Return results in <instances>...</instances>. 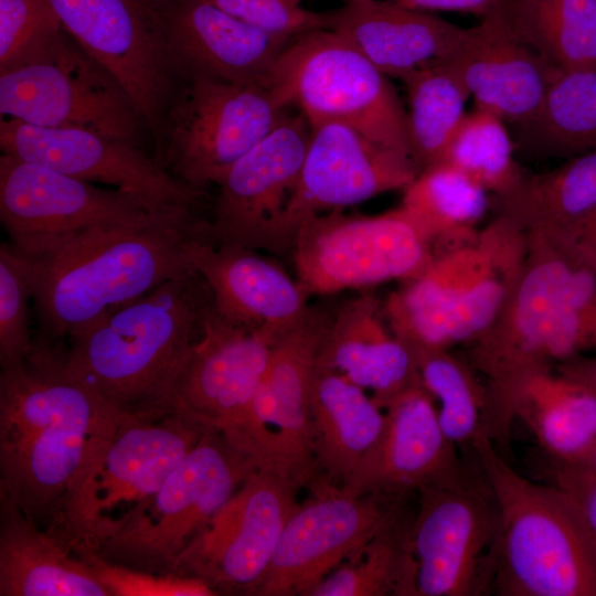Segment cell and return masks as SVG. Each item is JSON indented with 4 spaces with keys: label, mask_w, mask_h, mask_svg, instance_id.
Instances as JSON below:
<instances>
[{
    "label": "cell",
    "mask_w": 596,
    "mask_h": 596,
    "mask_svg": "<svg viewBox=\"0 0 596 596\" xmlns=\"http://www.w3.org/2000/svg\"><path fill=\"white\" fill-rule=\"evenodd\" d=\"M317 365L371 390L381 408L389 398L421 381L414 352L392 331L383 305L371 294L328 312Z\"/></svg>",
    "instance_id": "28"
},
{
    "label": "cell",
    "mask_w": 596,
    "mask_h": 596,
    "mask_svg": "<svg viewBox=\"0 0 596 596\" xmlns=\"http://www.w3.org/2000/svg\"><path fill=\"white\" fill-rule=\"evenodd\" d=\"M440 63L460 81L476 107L513 126L535 114L560 70L514 32L500 3L479 24L465 28L453 52Z\"/></svg>",
    "instance_id": "24"
},
{
    "label": "cell",
    "mask_w": 596,
    "mask_h": 596,
    "mask_svg": "<svg viewBox=\"0 0 596 596\" xmlns=\"http://www.w3.org/2000/svg\"><path fill=\"white\" fill-rule=\"evenodd\" d=\"M412 158L419 172L444 160L460 126L467 91L454 73L436 62L404 75Z\"/></svg>",
    "instance_id": "37"
},
{
    "label": "cell",
    "mask_w": 596,
    "mask_h": 596,
    "mask_svg": "<svg viewBox=\"0 0 596 596\" xmlns=\"http://www.w3.org/2000/svg\"><path fill=\"white\" fill-rule=\"evenodd\" d=\"M554 470V486L571 502L596 556V479Z\"/></svg>",
    "instance_id": "44"
},
{
    "label": "cell",
    "mask_w": 596,
    "mask_h": 596,
    "mask_svg": "<svg viewBox=\"0 0 596 596\" xmlns=\"http://www.w3.org/2000/svg\"><path fill=\"white\" fill-rule=\"evenodd\" d=\"M0 596H109L91 567L22 510L0 500Z\"/></svg>",
    "instance_id": "30"
},
{
    "label": "cell",
    "mask_w": 596,
    "mask_h": 596,
    "mask_svg": "<svg viewBox=\"0 0 596 596\" xmlns=\"http://www.w3.org/2000/svg\"><path fill=\"white\" fill-rule=\"evenodd\" d=\"M514 32L561 70L596 68V0H500Z\"/></svg>",
    "instance_id": "34"
},
{
    "label": "cell",
    "mask_w": 596,
    "mask_h": 596,
    "mask_svg": "<svg viewBox=\"0 0 596 596\" xmlns=\"http://www.w3.org/2000/svg\"><path fill=\"white\" fill-rule=\"evenodd\" d=\"M526 252V232L499 214L470 237L435 248L383 305L391 329L412 349L469 344L496 319Z\"/></svg>",
    "instance_id": "4"
},
{
    "label": "cell",
    "mask_w": 596,
    "mask_h": 596,
    "mask_svg": "<svg viewBox=\"0 0 596 596\" xmlns=\"http://www.w3.org/2000/svg\"><path fill=\"white\" fill-rule=\"evenodd\" d=\"M32 301L25 267L10 243L0 245V366L22 363L33 350L30 331Z\"/></svg>",
    "instance_id": "40"
},
{
    "label": "cell",
    "mask_w": 596,
    "mask_h": 596,
    "mask_svg": "<svg viewBox=\"0 0 596 596\" xmlns=\"http://www.w3.org/2000/svg\"><path fill=\"white\" fill-rule=\"evenodd\" d=\"M514 127L515 148L528 156L570 159L596 150V68L557 70L535 114Z\"/></svg>",
    "instance_id": "33"
},
{
    "label": "cell",
    "mask_w": 596,
    "mask_h": 596,
    "mask_svg": "<svg viewBox=\"0 0 596 596\" xmlns=\"http://www.w3.org/2000/svg\"><path fill=\"white\" fill-rule=\"evenodd\" d=\"M276 338L221 316L214 305L177 381L171 411L222 434L262 470L254 398Z\"/></svg>",
    "instance_id": "14"
},
{
    "label": "cell",
    "mask_w": 596,
    "mask_h": 596,
    "mask_svg": "<svg viewBox=\"0 0 596 596\" xmlns=\"http://www.w3.org/2000/svg\"><path fill=\"white\" fill-rule=\"evenodd\" d=\"M494 443L521 419L555 466L582 462L596 441V393L554 366L528 370L489 395Z\"/></svg>",
    "instance_id": "26"
},
{
    "label": "cell",
    "mask_w": 596,
    "mask_h": 596,
    "mask_svg": "<svg viewBox=\"0 0 596 596\" xmlns=\"http://www.w3.org/2000/svg\"><path fill=\"white\" fill-rule=\"evenodd\" d=\"M310 418L313 483L341 487L377 439L384 412L364 389L333 370L317 365L310 393Z\"/></svg>",
    "instance_id": "31"
},
{
    "label": "cell",
    "mask_w": 596,
    "mask_h": 596,
    "mask_svg": "<svg viewBox=\"0 0 596 596\" xmlns=\"http://www.w3.org/2000/svg\"><path fill=\"white\" fill-rule=\"evenodd\" d=\"M528 252L509 296L492 323L471 341V365L489 394L535 368L545 328L563 301L575 247L549 234L526 233Z\"/></svg>",
    "instance_id": "22"
},
{
    "label": "cell",
    "mask_w": 596,
    "mask_h": 596,
    "mask_svg": "<svg viewBox=\"0 0 596 596\" xmlns=\"http://www.w3.org/2000/svg\"><path fill=\"white\" fill-rule=\"evenodd\" d=\"M287 520L258 596H307L370 542L403 508L404 497L352 496L316 482Z\"/></svg>",
    "instance_id": "17"
},
{
    "label": "cell",
    "mask_w": 596,
    "mask_h": 596,
    "mask_svg": "<svg viewBox=\"0 0 596 596\" xmlns=\"http://www.w3.org/2000/svg\"><path fill=\"white\" fill-rule=\"evenodd\" d=\"M311 127L290 113L217 181L209 238L275 253L278 224L296 189Z\"/></svg>",
    "instance_id": "20"
},
{
    "label": "cell",
    "mask_w": 596,
    "mask_h": 596,
    "mask_svg": "<svg viewBox=\"0 0 596 596\" xmlns=\"http://www.w3.org/2000/svg\"><path fill=\"white\" fill-rule=\"evenodd\" d=\"M78 555L105 586L109 596H215L203 579L174 573L136 570L108 563L93 552Z\"/></svg>",
    "instance_id": "42"
},
{
    "label": "cell",
    "mask_w": 596,
    "mask_h": 596,
    "mask_svg": "<svg viewBox=\"0 0 596 596\" xmlns=\"http://www.w3.org/2000/svg\"><path fill=\"white\" fill-rule=\"evenodd\" d=\"M328 29L351 42L389 77L398 79L444 61L465 30L395 0H347L328 12Z\"/></svg>",
    "instance_id": "29"
},
{
    "label": "cell",
    "mask_w": 596,
    "mask_h": 596,
    "mask_svg": "<svg viewBox=\"0 0 596 596\" xmlns=\"http://www.w3.org/2000/svg\"><path fill=\"white\" fill-rule=\"evenodd\" d=\"M206 430L171 412L119 416L93 444L46 529L72 552H94L136 519Z\"/></svg>",
    "instance_id": "5"
},
{
    "label": "cell",
    "mask_w": 596,
    "mask_h": 596,
    "mask_svg": "<svg viewBox=\"0 0 596 596\" xmlns=\"http://www.w3.org/2000/svg\"><path fill=\"white\" fill-rule=\"evenodd\" d=\"M255 470L222 434L206 430L146 509L93 553L125 567L175 573L182 553Z\"/></svg>",
    "instance_id": "8"
},
{
    "label": "cell",
    "mask_w": 596,
    "mask_h": 596,
    "mask_svg": "<svg viewBox=\"0 0 596 596\" xmlns=\"http://www.w3.org/2000/svg\"><path fill=\"white\" fill-rule=\"evenodd\" d=\"M212 304L196 269L171 278L71 336L63 370L119 414L164 416Z\"/></svg>",
    "instance_id": "3"
},
{
    "label": "cell",
    "mask_w": 596,
    "mask_h": 596,
    "mask_svg": "<svg viewBox=\"0 0 596 596\" xmlns=\"http://www.w3.org/2000/svg\"><path fill=\"white\" fill-rule=\"evenodd\" d=\"M310 127L299 179L278 224L277 255L291 254L298 230L311 217L404 190L419 173L412 157L349 125L322 121Z\"/></svg>",
    "instance_id": "18"
},
{
    "label": "cell",
    "mask_w": 596,
    "mask_h": 596,
    "mask_svg": "<svg viewBox=\"0 0 596 596\" xmlns=\"http://www.w3.org/2000/svg\"><path fill=\"white\" fill-rule=\"evenodd\" d=\"M290 109L268 87L185 76L162 127L167 162L194 189L216 184Z\"/></svg>",
    "instance_id": "11"
},
{
    "label": "cell",
    "mask_w": 596,
    "mask_h": 596,
    "mask_svg": "<svg viewBox=\"0 0 596 596\" xmlns=\"http://www.w3.org/2000/svg\"><path fill=\"white\" fill-rule=\"evenodd\" d=\"M328 312L306 315L272 343L254 398L263 470L300 487L316 480L310 393Z\"/></svg>",
    "instance_id": "21"
},
{
    "label": "cell",
    "mask_w": 596,
    "mask_h": 596,
    "mask_svg": "<svg viewBox=\"0 0 596 596\" xmlns=\"http://www.w3.org/2000/svg\"><path fill=\"white\" fill-rule=\"evenodd\" d=\"M412 351L422 385L438 403L437 416L446 437L457 447H470L482 434L493 441L488 391L470 368L447 350Z\"/></svg>",
    "instance_id": "38"
},
{
    "label": "cell",
    "mask_w": 596,
    "mask_h": 596,
    "mask_svg": "<svg viewBox=\"0 0 596 596\" xmlns=\"http://www.w3.org/2000/svg\"><path fill=\"white\" fill-rule=\"evenodd\" d=\"M155 212L117 189L12 155L0 157V221L20 254H35L95 230L145 220Z\"/></svg>",
    "instance_id": "15"
},
{
    "label": "cell",
    "mask_w": 596,
    "mask_h": 596,
    "mask_svg": "<svg viewBox=\"0 0 596 596\" xmlns=\"http://www.w3.org/2000/svg\"><path fill=\"white\" fill-rule=\"evenodd\" d=\"M290 256L309 296L332 295L414 277L430 262L433 246L402 206L372 216L338 210L305 222Z\"/></svg>",
    "instance_id": "13"
},
{
    "label": "cell",
    "mask_w": 596,
    "mask_h": 596,
    "mask_svg": "<svg viewBox=\"0 0 596 596\" xmlns=\"http://www.w3.org/2000/svg\"><path fill=\"white\" fill-rule=\"evenodd\" d=\"M476 460L475 467L461 459L454 471L417 492L412 525L415 596L491 593L499 509Z\"/></svg>",
    "instance_id": "9"
},
{
    "label": "cell",
    "mask_w": 596,
    "mask_h": 596,
    "mask_svg": "<svg viewBox=\"0 0 596 596\" xmlns=\"http://www.w3.org/2000/svg\"><path fill=\"white\" fill-rule=\"evenodd\" d=\"M123 414L34 344L0 372V500L47 529L93 444Z\"/></svg>",
    "instance_id": "2"
},
{
    "label": "cell",
    "mask_w": 596,
    "mask_h": 596,
    "mask_svg": "<svg viewBox=\"0 0 596 596\" xmlns=\"http://www.w3.org/2000/svg\"><path fill=\"white\" fill-rule=\"evenodd\" d=\"M65 31L121 85L158 136L183 81L166 0H50Z\"/></svg>",
    "instance_id": "12"
},
{
    "label": "cell",
    "mask_w": 596,
    "mask_h": 596,
    "mask_svg": "<svg viewBox=\"0 0 596 596\" xmlns=\"http://www.w3.org/2000/svg\"><path fill=\"white\" fill-rule=\"evenodd\" d=\"M230 14L269 33L296 38L328 29V13L300 6L301 0H210Z\"/></svg>",
    "instance_id": "43"
},
{
    "label": "cell",
    "mask_w": 596,
    "mask_h": 596,
    "mask_svg": "<svg viewBox=\"0 0 596 596\" xmlns=\"http://www.w3.org/2000/svg\"><path fill=\"white\" fill-rule=\"evenodd\" d=\"M555 469L570 471L586 478L596 479V441L586 458L575 466L558 467Z\"/></svg>",
    "instance_id": "48"
},
{
    "label": "cell",
    "mask_w": 596,
    "mask_h": 596,
    "mask_svg": "<svg viewBox=\"0 0 596 596\" xmlns=\"http://www.w3.org/2000/svg\"><path fill=\"white\" fill-rule=\"evenodd\" d=\"M554 368L596 393V355H581Z\"/></svg>",
    "instance_id": "46"
},
{
    "label": "cell",
    "mask_w": 596,
    "mask_h": 596,
    "mask_svg": "<svg viewBox=\"0 0 596 596\" xmlns=\"http://www.w3.org/2000/svg\"><path fill=\"white\" fill-rule=\"evenodd\" d=\"M192 260L215 310L234 323L277 338L309 309V295L299 281L256 249L201 241L192 248Z\"/></svg>",
    "instance_id": "27"
},
{
    "label": "cell",
    "mask_w": 596,
    "mask_h": 596,
    "mask_svg": "<svg viewBox=\"0 0 596 596\" xmlns=\"http://www.w3.org/2000/svg\"><path fill=\"white\" fill-rule=\"evenodd\" d=\"M411 517L403 508L307 596H415Z\"/></svg>",
    "instance_id": "35"
},
{
    "label": "cell",
    "mask_w": 596,
    "mask_h": 596,
    "mask_svg": "<svg viewBox=\"0 0 596 596\" xmlns=\"http://www.w3.org/2000/svg\"><path fill=\"white\" fill-rule=\"evenodd\" d=\"M498 214L526 233L568 236L596 211V150L528 175L501 195Z\"/></svg>",
    "instance_id": "32"
},
{
    "label": "cell",
    "mask_w": 596,
    "mask_h": 596,
    "mask_svg": "<svg viewBox=\"0 0 596 596\" xmlns=\"http://www.w3.org/2000/svg\"><path fill=\"white\" fill-rule=\"evenodd\" d=\"M398 3L418 10L464 11L481 17L496 9L500 0H395Z\"/></svg>",
    "instance_id": "45"
},
{
    "label": "cell",
    "mask_w": 596,
    "mask_h": 596,
    "mask_svg": "<svg viewBox=\"0 0 596 596\" xmlns=\"http://www.w3.org/2000/svg\"><path fill=\"white\" fill-rule=\"evenodd\" d=\"M63 31L50 0H0V70L31 56Z\"/></svg>",
    "instance_id": "41"
},
{
    "label": "cell",
    "mask_w": 596,
    "mask_h": 596,
    "mask_svg": "<svg viewBox=\"0 0 596 596\" xmlns=\"http://www.w3.org/2000/svg\"><path fill=\"white\" fill-rule=\"evenodd\" d=\"M0 113L33 126L84 129L132 143L146 126L121 85L65 29L0 70Z\"/></svg>",
    "instance_id": "10"
},
{
    "label": "cell",
    "mask_w": 596,
    "mask_h": 596,
    "mask_svg": "<svg viewBox=\"0 0 596 596\" xmlns=\"http://www.w3.org/2000/svg\"><path fill=\"white\" fill-rule=\"evenodd\" d=\"M469 448L499 509L490 594L596 596V556L567 497L518 473L485 434Z\"/></svg>",
    "instance_id": "6"
},
{
    "label": "cell",
    "mask_w": 596,
    "mask_h": 596,
    "mask_svg": "<svg viewBox=\"0 0 596 596\" xmlns=\"http://www.w3.org/2000/svg\"><path fill=\"white\" fill-rule=\"evenodd\" d=\"M164 21L183 77L269 88L273 68L294 39L262 30L210 0H166Z\"/></svg>",
    "instance_id": "25"
},
{
    "label": "cell",
    "mask_w": 596,
    "mask_h": 596,
    "mask_svg": "<svg viewBox=\"0 0 596 596\" xmlns=\"http://www.w3.org/2000/svg\"><path fill=\"white\" fill-rule=\"evenodd\" d=\"M563 238L572 243L596 268V211L572 234Z\"/></svg>",
    "instance_id": "47"
},
{
    "label": "cell",
    "mask_w": 596,
    "mask_h": 596,
    "mask_svg": "<svg viewBox=\"0 0 596 596\" xmlns=\"http://www.w3.org/2000/svg\"><path fill=\"white\" fill-rule=\"evenodd\" d=\"M196 207L158 211L23 255L35 310L33 342L60 348L104 315L194 270L192 248L209 241Z\"/></svg>",
    "instance_id": "1"
},
{
    "label": "cell",
    "mask_w": 596,
    "mask_h": 596,
    "mask_svg": "<svg viewBox=\"0 0 596 596\" xmlns=\"http://www.w3.org/2000/svg\"><path fill=\"white\" fill-rule=\"evenodd\" d=\"M0 148L2 153L134 195L157 211L196 207L203 195V190L180 181L136 143L89 130L1 118Z\"/></svg>",
    "instance_id": "19"
},
{
    "label": "cell",
    "mask_w": 596,
    "mask_h": 596,
    "mask_svg": "<svg viewBox=\"0 0 596 596\" xmlns=\"http://www.w3.org/2000/svg\"><path fill=\"white\" fill-rule=\"evenodd\" d=\"M382 409V430L340 487L344 492L405 497L459 466L458 447L444 434L435 400L421 381L389 398Z\"/></svg>",
    "instance_id": "23"
},
{
    "label": "cell",
    "mask_w": 596,
    "mask_h": 596,
    "mask_svg": "<svg viewBox=\"0 0 596 596\" xmlns=\"http://www.w3.org/2000/svg\"><path fill=\"white\" fill-rule=\"evenodd\" d=\"M300 488L253 471L182 553L175 573L203 579L219 595H256Z\"/></svg>",
    "instance_id": "16"
},
{
    "label": "cell",
    "mask_w": 596,
    "mask_h": 596,
    "mask_svg": "<svg viewBox=\"0 0 596 596\" xmlns=\"http://www.w3.org/2000/svg\"><path fill=\"white\" fill-rule=\"evenodd\" d=\"M505 123L476 107L466 114L443 161L461 170L488 192L501 195L523 178L515 159V143Z\"/></svg>",
    "instance_id": "39"
},
{
    "label": "cell",
    "mask_w": 596,
    "mask_h": 596,
    "mask_svg": "<svg viewBox=\"0 0 596 596\" xmlns=\"http://www.w3.org/2000/svg\"><path fill=\"white\" fill-rule=\"evenodd\" d=\"M269 88L310 125L339 121L412 157L407 110L390 77L332 30L294 38L273 68Z\"/></svg>",
    "instance_id": "7"
},
{
    "label": "cell",
    "mask_w": 596,
    "mask_h": 596,
    "mask_svg": "<svg viewBox=\"0 0 596 596\" xmlns=\"http://www.w3.org/2000/svg\"><path fill=\"white\" fill-rule=\"evenodd\" d=\"M488 191L447 161L423 169L404 189L402 207L433 249L470 237L488 207Z\"/></svg>",
    "instance_id": "36"
}]
</instances>
